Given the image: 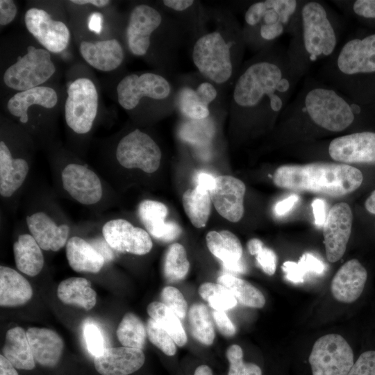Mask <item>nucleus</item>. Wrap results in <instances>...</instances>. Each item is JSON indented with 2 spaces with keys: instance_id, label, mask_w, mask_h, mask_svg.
<instances>
[{
  "instance_id": "obj_12",
  "label": "nucleus",
  "mask_w": 375,
  "mask_h": 375,
  "mask_svg": "<svg viewBox=\"0 0 375 375\" xmlns=\"http://www.w3.org/2000/svg\"><path fill=\"white\" fill-rule=\"evenodd\" d=\"M162 153L156 142L147 133L135 129L119 142L116 158L127 169L138 168L153 173L160 166Z\"/></svg>"
},
{
  "instance_id": "obj_56",
  "label": "nucleus",
  "mask_w": 375,
  "mask_h": 375,
  "mask_svg": "<svg viewBox=\"0 0 375 375\" xmlns=\"http://www.w3.org/2000/svg\"><path fill=\"white\" fill-rule=\"evenodd\" d=\"M103 15L98 12L92 13L88 21V28L97 34H99L103 28Z\"/></svg>"
},
{
  "instance_id": "obj_59",
  "label": "nucleus",
  "mask_w": 375,
  "mask_h": 375,
  "mask_svg": "<svg viewBox=\"0 0 375 375\" xmlns=\"http://www.w3.org/2000/svg\"><path fill=\"white\" fill-rule=\"evenodd\" d=\"M0 375H19L15 367L3 356H0Z\"/></svg>"
},
{
  "instance_id": "obj_21",
  "label": "nucleus",
  "mask_w": 375,
  "mask_h": 375,
  "mask_svg": "<svg viewBox=\"0 0 375 375\" xmlns=\"http://www.w3.org/2000/svg\"><path fill=\"white\" fill-rule=\"evenodd\" d=\"M145 356L142 349L126 347L106 348L94 358V367L101 375H128L142 367Z\"/></svg>"
},
{
  "instance_id": "obj_49",
  "label": "nucleus",
  "mask_w": 375,
  "mask_h": 375,
  "mask_svg": "<svg viewBox=\"0 0 375 375\" xmlns=\"http://www.w3.org/2000/svg\"><path fill=\"white\" fill-rule=\"evenodd\" d=\"M256 258L258 263L265 274L272 276L275 273L277 257L272 249L264 247L256 256Z\"/></svg>"
},
{
  "instance_id": "obj_16",
  "label": "nucleus",
  "mask_w": 375,
  "mask_h": 375,
  "mask_svg": "<svg viewBox=\"0 0 375 375\" xmlns=\"http://www.w3.org/2000/svg\"><path fill=\"white\" fill-rule=\"evenodd\" d=\"M102 233L112 249L119 252L141 256L148 253L153 247L151 238L145 230L124 219L107 222Z\"/></svg>"
},
{
  "instance_id": "obj_37",
  "label": "nucleus",
  "mask_w": 375,
  "mask_h": 375,
  "mask_svg": "<svg viewBox=\"0 0 375 375\" xmlns=\"http://www.w3.org/2000/svg\"><path fill=\"white\" fill-rule=\"evenodd\" d=\"M191 334L200 343L211 345L215 339L212 321L208 308L202 303H193L188 310Z\"/></svg>"
},
{
  "instance_id": "obj_9",
  "label": "nucleus",
  "mask_w": 375,
  "mask_h": 375,
  "mask_svg": "<svg viewBox=\"0 0 375 375\" xmlns=\"http://www.w3.org/2000/svg\"><path fill=\"white\" fill-rule=\"evenodd\" d=\"M308 360L312 375H347L354 355L344 337L330 333L315 342Z\"/></svg>"
},
{
  "instance_id": "obj_53",
  "label": "nucleus",
  "mask_w": 375,
  "mask_h": 375,
  "mask_svg": "<svg viewBox=\"0 0 375 375\" xmlns=\"http://www.w3.org/2000/svg\"><path fill=\"white\" fill-rule=\"evenodd\" d=\"M299 197L293 194L287 198L278 201L274 207V212L278 216L285 215L299 201Z\"/></svg>"
},
{
  "instance_id": "obj_13",
  "label": "nucleus",
  "mask_w": 375,
  "mask_h": 375,
  "mask_svg": "<svg viewBox=\"0 0 375 375\" xmlns=\"http://www.w3.org/2000/svg\"><path fill=\"white\" fill-rule=\"evenodd\" d=\"M328 156L344 164H375V132L357 131L331 140Z\"/></svg>"
},
{
  "instance_id": "obj_4",
  "label": "nucleus",
  "mask_w": 375,
  "mask_h": 375,
  "mask_svg": "<svg viewBox=\"0 0 375 375\" xmlns=\"http://www.w3.org/2000/svg\"><path fill=\"white\" fill-rule=\"evenodd\" d=\"M323 82L363 106L375 103V31L349 37L320 69Z\"/></svg>"
},
{
  "instance_id": "obj_50",
  "label": "nucleus",
  "mask_w": 375,
  "mask_h": 375,
  "mask_svg": "<svg viewBox=\"0 0 375 375\" xmlns=\"http://www.w3.org/2000/svg\"><path fill=\"white\" fill-rule=\"evenodd\" d=\"M212 317L219 331L224 336L232 337L235 334L236 328L225 311L214 310Z\"/></svg>"
},
{
  "instance_id": "obj_35",
  "label": "nucleus",
  "mask_w": 375,
  "mask_h": 375,
  "mask_svg": "<svg viewBox=\"0 0 375 375\" xmlns=\"http://www.w3.org/2000/svg\"><path fill=\"white\" fill-rule=\"evenodd\" d=\"M217 283L227 288L235 299L245 306L261 308L265 304L262 293L244 279L225 274L218 277Z\"/></svg>"
},
{
  "instance_id": "obj_45",
  "label": "nucleus",
  "mask_w": 375,
  "mask_h": 375,
  "mask_svg": "<svg viewBox=\"0 0 375 375\" xmlns=\"http://www.w3.org/2000/svg\"><path fill=\"white\" fill-rule=\"evenodd\" d=\"M147 334L149 341L167 356L176 352V343L171 335L151 317L147 322Z\"/></svg>"
},
{
  "instance_id": "obj_38",
  "label": "nucleus",
  "mask_w": 375,
  "mask_h": 375,
  "mask_svg": "<svg viewBox=\"0 0 375 375\" xmlns=\"http://www.w3.org/2000/svg\"><path fill=\"white\" fill-rule=\"evenodd\" d=\"M116 333L123 347L139 349L144 347L147 335L141 319L132 312H127L124 315Z\"/></svg>"
},
{
  "instance_id": "obj_6",
  "label": "nucleus",
  "mask_w": 375,
  "mask_h": 375,
  "mask_svg": "<svg viewBox=\"0 0 375 375\" xmlns=\"http://www.w3.org/2000/svg\"><path fill=\"white\" fill-rule=\"evenodd\" d=\"M362 181L360 170L340 162L284 165L278 167L273 175L274 183L278 188L331 197L348 194L357 190Z\"/></svg>"
},
{
  "instance_id": "obj_1",
  "label": "nucleus",
  "mask_w": 375,
  "mask_h": 375,
  "mask_svg": "<svg viewBox=\"0 0 375 375\" xmlns=\"http://www.w3.org/2000/svg\"><path fill=\"white\" fill-rule=\"evenodd\" d=\"M301 78L292 69L286 49L274 44L258 51L242 64L232 85L231 114L249 122H273Z\"/></svg>"
},
{
  "instance_id": "obj_7",
  "label": "nucleus",
  "mask_w": 375,
  "mask_h": 375,
  "mask_svg": "<svg viewBox=\"0 0 375 375\" xmlns=\"http://www.w3.org/2000/svg\"><path fill=\"white\" fill-rule=\"evenodd\" d=\"M303 1L261 0L250 3L242 26L246 47L258 52L274 45L285 33L290 34Z\"/></svg>"
},
{
  "instance_id": "obj_61",
  "label": "nucleus",
  "mask_w": 375,
  "mask_h": 375,
  "mask_svg": "<svg viewBox=\"0 0 375 375\" xmlns=\"http://www.w3.org/2000/svg\"><path fill=\"white\" fill-rule=\"evenodd\" d=\"M71 2L78 5L91 4L97 7H104L110 1L108 0H72Z\"/></svg>"
},
{
  "instance_id": "obj_31",
  "label": "nucleus",
  "mask_w": 375,
  "mask_h": 375,
  "mask_svg": "<svg viewBox=\"0 0 375 375\" xmlns=\"http://www.w3.org/2000/svg\"><path fill=\"white\" fill-rule=\"evenodd\" d=\"M2 351L17 369L31 370L35 366L26 332L22 327H13L7 331Z\"/></svg>"
},
{
  "instance_id": "obj_41",
  "label": "nucleus",
  "mask_w": 375,
  "mask_h": 375,
  "mask_svg": "<svg viewBox=\"0 0 375 375\" xmlns=\"http://www.w3.org/2000/svg\"><path fill=\"white\" fill-rule=\"evenodd\" d=\"M286 278L293 283H303L308 273L321 274L325 266L322 261L310 253H303L297 262L285 261L282 266Z\"/></svg>"
},
{
  "instance_id": "obj_42",
  "label": "nucleus",
  "mask_w": 375,
  "mask_h": 375,
  "mask_svg": "<svg viewBox=\"0 0 375 375\" xmlns=\"http://www.w3.org/2000/svg\"><path fill=\"white\" fill-rule=\"evenodd\" d=\"M199 294L215 310H228L237 304V299L231 292L218 283L201 284L199 288Z\"/></svg>"
},
{
  "instance_id": "obj_51",
  "label": "nucleus",
  "mask_w": 375,
  "mask_h": 375,
  "mask_svg": "<svg viewBox=\"0 0 375 375\" xmlns=\"http://www.w3.org/2000/svg\"><path fill=\"white\" fill-rule=\"evenodd\" d=\"M194 89L200 99L208 106L217 97V88L210 81L201 82Z\"/></svg>"
},
{
  "instance_id": "obj_34",
  "label": "nucleus",
  "mask_w": 375,
  "mask_h": 375,
  "mask_svg": "<svg viewBox=\"0 0 375 375\" xmlns=\"http://www.w3.org/2000/svg\"><path fill=\"white\" fill-rule=\"evenodd\" d=\"M183 206L191 223L197 228L204 227L211 210V197L208 191L197 185L183 194Z\"/></svg>"
},
{
  "instance_id": "obj_24",
  "label": "nucleus",
  "mask_w": 375,
  "mask_h": 375,
  "mask_svg": "<svg viewBox=\"0 0 375 375\" xmlns=\"http://www.w3.org/2000/svg\"><path fill=\"white\" fill-rule=\"evenodd\" d=\"M206 240L209 251L222 262L225 269L238 273L246 271L242 260V247L235 234L227 230L212 231Z\"/></svg>"
},
{
  "instance_id": "obj_62",
  "label": "nucleus",
  "mask_w": 375,
  "mask_h": 375,
  "mask_svg": "<svg viewBox=\"0 0 375 375\" xmlns=\"http://www.w3.org/2000/svg\"><path fill=\"white\" fill-rule=\"evenodd\" d=\"M365 207L369 213L375 215V190L366 199Z\"/></svg>"
},
{
  "instance_id": "obj_32",
  "label": "nucleus",
  "mask_w": 375,
  "mask_h": 375,
  "mask_svg": "<svg viewBox=\"0 0 375 375\" xmlns=\"http://www.w3.org/2000/svg\"><path fill=\"white\" fill-rule=\"evenodd\" d=\"M57 296L64 303L90 310L97 303V293L90 282L82 277L68 278L60 283Z\"/></svg>"
},
{
  "instance_id": "obj_60",
  "label": "nucleus",
  "mask_w": 375,
  "mask_h": 375,
  "mask_svg": "<svg viewBox=\"0 0 375 375\" xmlns=\"http://www.w3.org/2000/svg\"><path fill=\"white\" fill-rule=\"evenodd\" d=\"M263 247L262 242L258 238H252L247 242L248 251L253 256H256Z\"/></svg>"
},
{
  "instance_id": "obj_14",
  "label": "nucleus",
  "mask_w": 375,
  "mask_h": 375,
  "mask_svg": "<svg viewBox=\"0 0 375 375\" xmlns=\"http://www.w3.org/2000/svg\"><path fill=\"white\" fill-rule=\"evenodd\" d=\"M352 222V210L345 202L335 204L328 211L323 225V235L326 258L330 262H337L345 253Z\"/></svg>"
},
{
  "instance_id": "obj_25",
  "label": "nucleus",
  "mask_w": 375,
  "mask_h": 375,
  "mask_svg": "<svg viewBox=\"0 0 375 375\" xmlns=\"http://www.w3.org/2000/svg\"><path fill=\"white\" fill-rule=\"evenodd\" d=\"M26 332L35 361L45 367H56L64 349L61 337L45 328L31 327Z\"/></svg>"
},
{
  "instance_id": "obj_36",
  "label": "nucleus",
  "mask_w": 375,
  "mask_h": 375,
  "mask_svg": "<svg viewBox=\"0 0 375 375\" xmlns=\"http://www.w3.org/2000/svg\"><path fill=\"white\" fill-rule=\"evenodd\" d=\"M147 313L172 338L178 347L184 346L187 335L178 316L162 302L153 301L147 306Z\"/></svg>"
},
{
  "instance_id": "obj_28",
  "label": "nucleus",
  "mask_w": 375,
  "mask_h": 375,
  "mask_svg": "<svg viewBox=\"0 0 375 375\" xmlns=\"http://www.w3.org/2000/svg\"><path fill=\"white\" fill-rule=\"evenodd\" d=\"M33 296L31 284L16 270L0 267V306L16 307L24 305Z\"/></svg>"
},
{
  "instance_id": "obj_3",
  "label": "nucleus",
  "mask_w": 375,
  "mask_h": 375,
  "mask_svg": "<svg viewBox=\"0 0 375 375\" xmlns=\"http://www.w3.org/2000/svg\"><path fill=\"white\" fill-rule=\"evenodd\" d=\"M342 29L341 19L328 5L303 0L286 49L293 71L302 78L317 62L327 60L339 47Z\"/></svg>"
},
{
  "instance_id": "obj_2",
  "label": "nucleus",
  "mask_w": 375,
  "mask_h": 375,
  "mask_svg": "<svg viewBox=\"0 0 375 375\" xmlns=\"http://www.w3.org/2000/svg\"><path fill=\"white\" fill-rule=\"evenodd\" d=\"M365 109L333 86L309 79L281 116L287 127L333 133L353 126Z\"/></svg>"
},
{
  "instance_id": "obj_43",
  "label": "nucleus",
  "mask_w": 375,
  "mask_h": 375,
  "mask_svg": "<svg viewBox=\"0 0 375 375\" xmlns=\"http://www.w3.org/2000/svg\"><path fill=\"white\" fill-rule=\"evenodd\" d=\"M346 15L375 28V0L333 1Z\"/></svg>"
},
{
  "instance_id": "obj_58",
  "label": "nucleus",
  "mask_w": 375,
  "mask_h": 375,
  "mask_svg": "<svg viewBox=\"0 0 375 375\" xmlns=\"http://www.w3.org/2000/svg\"><path fill=\"white\" fill-rule=\"evenodd\" d=\"M93 247L103 256L105 260H110L113 258L111 247L106 240H97L93 243Z\"/></svg>"
},
{
  "instance_id": "obj_17",
  "label": "nucleus",
  "mask_w": 375,
  "mask_h": 375,
  "mask_svg": "<svg viewBox=\"0 0 375 375\" xmlns=\"http://www.w3.org/2000/svg\"><path fill=\"white\" fill-rule=\"evenodd\" d=\"M160 12L152 6L140 4L131 11L126 28L128 49L135 56L145 55L151 45L153 33L161 25Z\"/></svg>"
},
{
  "instance_id": "obj_5",
  "label": "nucleus",
  "mask_w": 375,
  "mask_h": 375,
  "mask_svg": "<svg viewBox=\"0 0 375 375\" xmlns=\"http://www.w3.org/2000/svg\"><path fill=\"white\" fill-rule=\"evenodd\" d=\"M216 27L194 43L192 61L199 74L215 85L233 83L246 47L242 28L230 12L219 14Z\"/></svg>"
},
{
  "instance_id": "obj_63",
  "label": "nucleus",
  "mask_w": 375,
  "mask_h": 375,
  "mask_svg": "<svg viewBox=\"0 0 375 375\" xmlns=\"http://www.w3.org/2000/svg\"><path fill=\"white\" fill-rule=\"evenodd\" d=\"M194 375H212V372L208 365H202L197 367Z\"/></svg>"
},
{
  "instance_id": "obj_48",
  "label": "nucleus",
  "mask_w": 375,
  "mask_h": 375,
  "mask_svg": "<svg viewBox=\"0 0 375 375\" xmlns=\"http://www.w3.org/2000/svg\"><path fill=\"white\" fill-rule=\"evenodd\" d=\"M347 375H375V350L362 352L354 361Z\"/></svg>"
},
{
  "instance_id": "obj_18",
  "label": "nucleus",
  "mask_w": 375,
  "mask_h": 375,
  "mask_svg": "<svg viewBox=\"0 0 375 375\" xmlns=\"http://www.w3.org/2000/svg\"><path fill=\"white\" fill-rule=\"evenodd\" d=\"M245 191V185L241 180L224 175L215 177L210 195L217 212L227 220L237 222L244 215Z\"/></svg>"
},
{
  "instance_id": "obj_11",
  "label": "nucleus",
  "mask_w": 375,
  "mask_h": 375,
  "mask_svg": "<svg viewBox=\"0 0 375 375\" xmlns=\"http://www.w3.org/2000/svg\"><path fill=\"white\" fill-rule=\"evenodd\" d=\"M117 99L125 110L135 108L144 98L156 101L171 99L173 88L162 75L146 72L124 77L117 87Z\"/></svg>"
},
{
  "instance_id": "obj_33",
  "label": "nucleus",
  "mask_w": 375,
  "mask_h": 375,
  "mask_svg": "<svg viewBox=\"0 0 375 375\" xmlns=\"http://www.w3.org/2000/svg\"><path fill=\"white\" fill-rule=\"evenodd\" d=\"M13 253L16 267L20 272L35 276L42 271L44 266L42 249L31 235H20L13 244Z\"/></svg>"
},
{
  "instance_id": "obj_57",
  "label": "nucleus",
  "mask_w": 375,
  "mask_h": 375,
  "mask_svg": "<svg viewBox=\"0 0 375 375\" xmlns=\"http://www.w3.org/2000/svg\"><path fill=\"white\" fill-rule=\"evenodd\" d=\"M215 182V178L210 174L202 172L198 175L197 186L209 192L213 188Z\"/></svg>"
},
{
  "instance_id": "obj_10",
  "label": "nucleus",
  "mask_w": 375,
  "mask_h": 375,
  "mask_svg": "<svg viewBox=\"0 0 375 375\" xmlns=\"http://www.w3.org/2000/svg\"><path fill=\"white\" fill-rule=\"evenodd\" d=\"M97 108L98 94L90 79L80 78L70 83L65 104V117L71 129L78 134L89 132Z\"/></svg>"
},
{
  "instance_id": "obj_26",
  "label": "nucleus",
  "mask_w": 375,
  "mask_h": 375,
  "mask_svg": "<svg viewBox=\"0 0 375 375\" xmlns=\"http://www.w3.org/2000/svg\"><path fill=\"white\" fill-rule=\"evenodd\" d=\"M79 50L83 59L90 65L103 72L117 69L124 58L123 48L116 39L83 41L80 44Z\"/></svg>"
},
{
  "instance_id": "obj_20",
  "label": "nucleus",
  "mask_w": 375,
  "mask_h": 375,
  "mask_svg": "<svg viewBox=\"0 0 375 375\" xmlns=\"http://www.w3.org/2000/svg\"><path fill=\"white\" fill-rule=\"evenodd\" d=\"M367 281V271L358 260L353 258L344 263L334 275L331 292L340 302L351 303L362 295Z\"/></svg>"
},
{
  "instance_id": "obj_23",
  "label": "nucleus",
  "mask_w": 375,
  "mask_h": 375,
  "mask_svg": "<svg viewBox=\"0 0 375 375\" xmlns=\"http://www.w3.org/2000/svg\"><path fill=\"white\" fill-rule=\"evenodd\" d=\"M26 223L31 235L42 249L58 251L67 244L69 227L66 224L58 226L46 213L38 212L27 216Z\"/></svg>"
},
{
  "instance_id": "obj_30",
  "label": "nucleus",
  "mask_w": 375,
  "mask_h": 375,
  "mask_svg": "<svg viewBox=\"0 0 375 375\" xmlns=\"http://www.w3.org/2000/svg\"><path fill=\"white\" fill-rule=\"evenodd\" d=\"M29 170L22 158H12L4 142H0V194L11 197L23 184Z\"/></svg>"
},
{
  "instance_id": "obj_22",
  "label": "nucleus",
  "mask_w": 375,
  "mask_h": 375,
  "mask_svg": "<svg viewBox=\"0 0 375 375\" xmlns=\"http://www.w3.org/2000/svg\"><path fill=\"white\" fill-rule=\"evenodd\" d=\"M138 217L147 231L156 239L171 242L181 233L180 226L173 221H166L167 206L157 201L144 200L138 208Z\"/></svg>"
},
{
  "instance_id": "obj_27",
  "label": "nucleus",
  "mask_w": 375,
  "mask_h": 375,
  "mask_svg": "<svg viewBox=\"0 0 375 375\" xmlns=\"http://www.w3.org/2000/svg\"><path fill=\"white\" fill-rule=\"evenodd\" d=\"M65 251L69 266L77 272L98 273L106 262L92 244L78 236L67 240Z\"/></svg>"
},
{
  "instance_id": "obj_29",
  "label": "nucleus",
  "mask_w": 375,
  "mask_h": 375,
  "mask_svg": "<svg viewBox=\"0 0 375 375\" xmlns=\"http://www.w3.org/2000/svg\"><path fill=\"white\" fill-rule=\"evenodd\" d=\"M58 102L56 92L51 88L38 86L15 94L8 101L7 108L12 115L19 117L22 123L28 120V109L32 105L46 108H53Z\"/></svg>"
},
{
  "instance_id": "obj_44",
  "label": "nucleus",
  "mask_w": 375,
  "mask_h": 375,
  "mask_svg": "<svg viewBox=\"0 0 375 375\" xmlns=\"http://www.w3.org/2000/svg\"><path fill=\"white\" fill-rule=\"evenodd\" d=\"M226 356L229 362L228 375H262L258 365L244 362L243 351L239 345H231L226 350Z\"/></svg>"
},
{
  "instance_id": "obj_15",
  "label": "nucleus",
  "mask_w": 375,
  "mask_h": 375,
  "mask_svg": "<svg viewBox=\"0 0 375 375\" xmlns=\"http://www.w3.org/2000/svg\"><path fill=\"white\" fill-rule=\"evenodd\" d=\"M24 22L28 32L48 51L60 53L67 47L69 28L63 22L53 19L45 10L30 8L25 13Z\"/></svg>"
},
{
  "instance_id": "obj_19",
  "label": "nucleus",
  "mask_w": 375,
  "mask_h": 375,
  "mask_svg": "<svg viewBox=\"0 0 375 375\" xmlns=\"http://www.w3.org/2000/svg\"><path fill=\"white\" fill-rule=\"evenodd\" d=\"M63 188L80 203L94 204L100 201L103 190L98 176L85 166L71 163L62 172Z\"/></svg>"
},
{
  "instance_id": "obj_46",
  "label": "nucleus",
  "mask_w": 375,
  "mask_h": 375,
  "mask_svg": "<svg viewBox=\"0 0 375 375\" xmlns=\"http://www.w3.org/2000/svg\"><path fill=\"white\" fill-rule=\"evenodd\" d=\"M160 297L162 303L172 310L179 319L185 318L188 304L179 290L173 286H166L162 289Z\"/></svg>"
},
{
  "instance_id": "obj_8",
  "label": "nucleus",
  "mask_w": 375,
  "mask_h": 375,
  "mask_svg": "<svg viewBox=\"0 0 375 375\" xmlns=\"http://www.w3.org/2000/svg\"><path fill=\"white\" fill-rule=\"evenodd\" d=\"M55 72L49 52L29 46L26 53L6 70L3 82L10 88L24 91L45 83Z\"/></svg>"
},
{
  "instance_id": "obj_55",
  "label": "nucleus",
  "mask_w": 375,
  "mask_h": 375,
  "mask_svg": "<svg viewBox=\"0 0 375 375\" xmlns=\"http://www.w3.org/2000/svg\"><path fill=\"white\" fill-rule=\"evenodd\" d=\"M162 3L169 9L176 12H183L194 3V1L192 0H165L162 1Z\"/></svg>"
},
{
  "instance_id": "obj_40",
  "label": "nucleus",
  "mask_w": 375,
  "mask_h": 375,
  "mask_svg": "<svg viewBox=\"0 0 375 375\" xmlns=\"http://www.w3.org/2000/svg\"><path fill=\"white\" fill-rule=\"evenodd\" d=\"M176 105L188 119L203 120L209 117L210 107L197 95L195 89L184 86L177 92Z\"/></svg>"
},
{
  "instance_id": "obj_54",
  "label": "nucleus",
  "mask_w": 375,
  "mask_h": 375,
  "mask_svg": "<svg viewBox=\"0 0 375 375\" xmlns=\"http://www.w3.org/2000/svg\"><path fill=\"white\" fill-rule=\"evenodd\" d=\"M312 208L315 224L318 226H323L327 216L324 201L321 199H315L312 203Z\"/></svg>"
},
{
  "instance_id": "obj_39",
  "label": "nucleus",
  "mask_w": 375,
  "mask_h": 375,
  "mask_svg": "<svg viewBox=\"0 0 375 375\" xmlns=\"http://www.w3.org/2000/svg\"><path fill=\"white\" fill-rule=\"evenodd\" d=\"M190 262L186 251L183 245L179 243L172 244L166 251L163 273L165 278L170 282L182 280L188 274Z\"/></svg>"
},
{
  "instance_id": "obj_47",
  "label": "nucleus",
  "mask_w": 375,
  "mask_h": 375,
  "mask_svg": "<svg viewBox=\"0 0 375 375\" xmlns=\"http://www.w3.org/2000/svg\"><path fill=\"white\" fill-rule=\"evenodd\" d=\"M84 338L88 351L95 357L105 350L103 335L95 324L89 323L84 327Z\"/></svg>"
},
{
  "instance_id": "obj_52",
  "label": "nucleus",
  "mask_w": 375,
  "mask_h": 375,
  "mask_svg": "<svg viewBox=\"0 0 375 375\" xmlns=\"http://www.w3.org/2000/svg\"><path fill=\"white\" fill-rule=\"evenodd\" d=\"M17 8L13 1H0V24L5 26L10 23L16 16Z\"/></svg>"
}]
</instances>
